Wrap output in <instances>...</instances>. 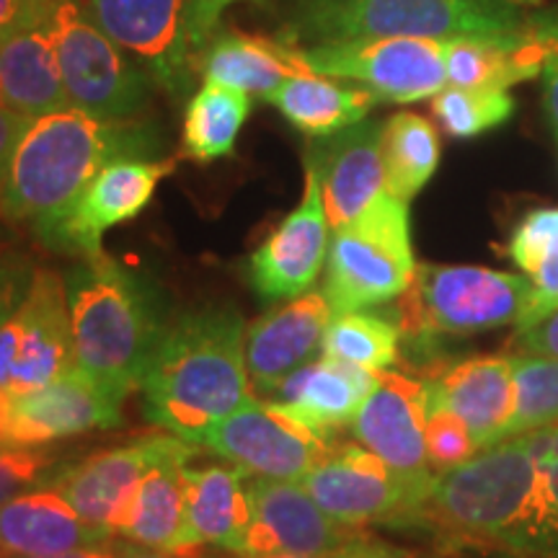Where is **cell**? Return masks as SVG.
Returning a JSON list of instances; mask_svg holds the SVG:
<instances>
[{"instance_id": "6da1fadb", "label": "cell", "mask_w": 558, "mask_h": 558, "mask_svg": "<svg viewBox=\"0 0 558 558\" xmlns=\"http://www.w3.org/2000/svg\"><path fill=\"white\" fill-rule=\"evenodd\" d=\"M143 414L194 445L254 399L246 324L233 308H199L169 320L140 378Z\"/></svg>"}, {"instance_id": "7a4b0ae2", "label": "cell", "mask_w": 558, "mask_h": 558, "mask_svg": "<svg viewBox=\"0 0 558 558\" xmlns=\"http://www.w3.org/2000/svg\"><path fill=\"white\" fill-rule=\"evenodd\" d=\"M158 153L160 135L148 122L99 120L75 107L34 117L0 184V218L37 228L65 213L111 160Z\"/></svg>"}, {"instance_id": "3957f363", "label": "cell", "mask_w": 558, "mask_h": 558, "mask_svg": "<svg viewBox=\"0 0 558 558\" xmlns=\"http://www.w3.org/2000/svg\"><path fill=\"white\" fill-rule=\"evenodd\" d=\"M409 527H427L448 546L556 556L541 518L538 460L522 437H509L460 469L439 473Z\"/></svg>"}, {"instance_id": "277c9868", "label": "cell", "mask_w": 558, "mask_h": 558, "mask_svg": "<svg viewBox=\"0 0 558 558\" xmlns=\"http://www.w3.org/2000/svg\"><path fill=\"white\" fill-rule=\"evenodd\" d=\"M65 295L75 365L130 396L169 326L156 282L99 254L68 269Z\"/></svg>"}, {"instance_id": "5b68a950", "label": "cell", "mask_w": 558, "mask_h": 558, "mask_svg": "<svg viewBox=\"0 0 558 558\" xmlns=\"http://www.w3.org/2000/svg\"><path fill=\"white\" fill-rule=\"evenodd\" d=\"M520 26L525 21L512 0H295L288 41L337 45L390 37L450 41L494 37Z\"/></svg>"}, {"instance_id": "8992f818", "label": "cell", "mask_w": 558, "mask_h": 558, "mask_svg": "<svg viewBox=\"0 0 558 558\" xmlns=\"http://www.w3.org/2000/svg\"><path fill=\"white\" fill-rule=\"evenodd\" d=\"M530 279L463 264H422L411 288L399 295L393 318L401 341L427 349L437 337L499 329L520 318Z\"/></svg>"}, {"instance_id": "52a82bcc", "label": "cell", "mask_w": 558, "mask_h": 558, "mask_svg": "<svg viewBox=\"0 0 558 558\" xmlns=\"http://www.w3.org/2000/svg\"><path fill=\"white\" fill-rule=\"evenodd\" d=\"M414 277L409 202L383 192L360 218L333 230L324 282L333 313L396 300L411 288Z\"/></svg>"}, {"instance_id": "ba28073f", "label": "cell", "mask_w": 558, "mask_h": 558, "mask_svg": "<svg viewBox=\"0 0 558 558\" xmlns=\"http://www.w3.org/2000/svg\"><path fill=\"white\" fill-rule=\"evenodd\" d=\"M50 26L70 107L99 120H137L153 78L101 29L86 0H52Z\"/></svg>"}, {"instance_id": "9c48e42d", "label": "cell", "mask_w": 558, "mask_h": 558, "mask_svg": "<svg viewBox=\"0 0 558 558\" xmlns=\"http://www.w3.org/2000/svg\"><path fill=\"white\" fill-rule=\"evenodd\" d=\"M333 429L318 427L279 401L251 399L205 437L209 448L251 476L303 481L337 448Z\"/></svg>"}, {"instance_id": "30bf717a", "label": "cell", "mask_w": 558, "mask_h": 558, "mask_svg": "<svg viewBox=\"0 0 558 558\" xmlns=\"http://www.w3.org/2000/svg\"><path fill=\"white\" fill-rule=\"evenodd\" d=\"M75 367L65 277L34 269L32 284L0 324V390H37Z\"/></svg>"}, {"instance_id": "8fae6325", "label": "cell", "mask_w": 558, "mask_h": 558, "mask_svg": "<svg viewBox=\"0 0 558 558\" xmlns=\"http://www.w3.org/2000/svg\"><path fill=\"white\" fill-rule=\"evenodd\" d=\"M300 52L313 73L367 88L378 101L435 99L448 86L445 47L437 39H357L303 47Z\"/></svg>"}, {"instance_id": "7c38bea8", "label": "cell", "mask_w": 558, "mask_h": 558, "mask_svg": "<svg viewBox=\"0 0 558 558\" xmlns=\"http://www.w3.org/2000/svg\"><path fill=\"white\" fill-rule=\"evenodd\" d=\"M177 166V160L120 158L90 179L81 197L54 220L32 228L41 246L70 256L104 254V233L137 218L150 205L153 194Z\"/></svg>"}, {"instance_id": "4fadbf2b", "label": "cell", "mask_w": 558, "mask_h": 558, "mask_svg": "<svg viewBox=\"0 0 558 558\" xmlns=\"http://www.w3.org/2000/svg\"><path fill=\"white\" fill-rule=\"evenodd\" d=\"M94 19L171 96L197 73L194 0H86Z\"/></svg>"}, {"instance_id": "5bb4252c", "label": "cell", "mask_w": 558, "mask_h": 558, "mask_svg": "<svg viewBox=\"0 0 558 558\" xmlns=\"http://www.w3.org/2000/svg\"><path fill=\"white\" fill-rule=\"evenodd\" d=\"M424 380L380 369L378 386L352 422L354 439L399 476L416 501V512L429 499L437 481L424 445Z\"/></svg>"}, {"instance_id": "9a60e30c", "label": "cell", "mask_w": 558, "mask_h": 558, "mask_svg": "<svg viewBox=\"0 0 558 558\" xmlns=\"http://www.w3.org/2000/svg\"><path fill=\"white\" fill-rule=\"evenodd\" d=\"M300 484L329 518L354 530L365 525L409 527L416 514L409 488L360 442L337 445Z\"/></svg>"}, {"instance_id": "2e32d148", "label": "cell", "mask_w": 558, "mask_h": 558, "mask_svg": "<svg viewBox=\"0 0 558 558\" xmlns=\"http://www.w3.org/2000/svg\"><path fill=\"white\" fill-rule=\"evenodd\" d=\"M199 445L166 432L160 448L137 481L120 535L140 548L163 554L199 550L202 541L190 522V481L186 469Z\"/></svg>"}, {"instance_id": "e0dca14e", "label": "cell", "mask_w": 558, "mask_h": 558, "mask_svg": "<svg viewBox=\"0 0 558 558\" xmlns=\"http://www.w3.org/2000/svg\"><path fill=\"white\" fill-rule=\"evenodd\" d=\"M329 218L318 173L305 166V194L248 259V279L267 303L311 290L329 256Z\"/></svg>"}, {"instance_id": "ac0fdd59", "label": "cell", "mask_w": 558, "mask_h": 558, "mask_svg": "<svg viewBox=\"0 0 558 558\" xmlns=\"http://www.w3.org/2000/svg\"><path fill=\"white\" fill-rule=\"evenodd\" d=\"M248 497L246 558L269 554L331 556L360 535V530L329 518L298 481L248 476Z\"/></svg>"}, {"instance_id": "d6986e66", "label": "cell", "mask_w": 558, "mask_h": 558, "mask_svg": "<svg viewBox=\"0 0 558 558\" xmlns=\"http://www.w3.org/2000/svg\"><path fill=\"white\" fill-rule=\"evenodd\" d=\"M128 396L104 386L75 365L60 378L11 401V445H39L83 435L90 429H111L122 424V403Z\"/></svg>"}, {"instance_id": "ffe728a7", "label": "cell", "mask_w": 558, "mask_h": 558, "mask_svg": "<svg viewBox=\"0 0 558 558\" xmlns=\"http://www.w3.org/2000/svg\"><path fill=\"white\" fill-rule=\"evenodd\" d=\"M331 318L333 308L324 290H308L248 326L246 367L251 386L262 399H269L284 378L324 354Z\"/></svg>"}, {"instance_id": "44dd1931", "label": "cell", "mask_w": 558, "mask_h": 558, "mask_svg": "<svg viewBox=\"0 0 558 558\" xmlns=\"http://www.w3.org/2000/svg\"><path fill=\"white\" fill-rule=\"evenodd\" d=\"M305 166L318 173L331 230L347 226L386 192L383 124L362 120L337 132L311 150Z\"/></svg>"}, {"instance_id": "7402d4cb", "label": "cell", "mask_w": 558, "mask_h": 558, "mask_svg": "<svg viewBox=\"0 0 558 558\" xmlns=\"http://www.w3.org/2000/svg\"><path fill=\"white\" fill-rule=\"evenodd\" d=\"M160 439L163 435L153 432L117 448L99 450L81 463L62 465L50 484L60 488L62 497L88 525L117 538L137 481L143 478L145 469L158 452Z\"/></svg>"}, {"instance_id": "603a6c76", "label": "cell", "mask_w": 558, "mask_h": 558, "mask_svg": "<svg viewBox=\"0 0 558 558\" xmlns=\"http://www.w3.org/2000/svg\"><path fill=\"white\" fill-rule=\"evenodd\" d=\"M448 86L507 90L535 78L558 52V21L525 24L494 37H458L442 41Z\"/></svg>"}, {"instance_id": "cb8c5ba5", "label": "cell", "mask_w": 558, "mask_h": 558, "mask_svg": "<svg viewBox=\"0 0 558 558\" xmlns=\"http://www.w3.org/2000/svg\"><path fill=\"white\" fill-rule=\"evenodd\" d=\"M439 403L465 422L481 450L509 437L514 414L512 357H469L424 380Z\"/></svg>"}, {"instance_id": "d4e9b609", "label": "cell", "mask_w": 558, "mask_h": 558, "mask_svg": "<svg viewBox=\"0 0 558 558\" xmlns=\"http://www.w3.org/2000/svg\"><path fill=\"white\" fill-rule=\"evenodd\" d=\"M114 535L88 525L54 484L32 488L0 505V550L32 558L94 546Z\"/></svg>"}, {"instance_id": "484cf974", "label": "cell", "mask_w": 558, "mask_h": 558, "mask_svg": "<svg viewBox=\"0 0 558 558\" xmlns=\"http://www.w3.org/2000/svg\"><path fill=\"white\" fill-rule=\"evenodd\" d=\"M0 104L29 120L70 107L50 13L0 39Z\"/></svg>"}, {"instance_id": "4316f807", "label": "cell", "mask_w": 558, "mask_h": 558, "mask_svg": "<svg viewBox=\"0 0 558 558\" xmlns=\"http://www.w3.org/2000/svg\"><path fill=\"white\" fill-rule=\"evenodd\" d=\"M378 386V373L320 357L303 365L282 380L267 401L288 403L300 416L326 429L352 427L354 416Z\"/></svg>"}, {"instance_id": "83f0119b", "label": "cell", "mask_w": 558, "mask_h": 558, "mask_svg": "<svg viewBox=\"0 0 558 558\" xmlns=\"http://www.w3.org/2000/svg\"><path fill=\"white\" fill-rule=\"evenodd\" d=\"M303 70L311 68L292 41H271L248 34H215L202 47L197 62V73L205 75V81L246 90L262 99Z\"/></svg>"}, {"instance_id": "f1b7e54d", "label": "cell", "mask_w": 558, "mask_h": 558, "mask_svg": "<svg viewBox=\"0 0 558 558\" xmlns=\"http://www.w3.org/2000/svg\"><path fill=\"white\" fill-rule=\"evenodd\" d=\"M264 101L303 135L331 137L365 120L378 96L362 86H347L339 78L303 70L279 83Z\"/></svg>"}, {"instance_id": "f546056e", "label": "cell", "mask_w": 558, "mask_h": 558, "mask_svg": "<svg viewBox=\"0 0 558 558\" xmlns=\"http://www.w3.org/2000/svg\"><path fill=\"white\" fill-rule=\"evenodd\" d=\"M248 476L251 473L235 463L186 469L190 522L202 543L243 556L251 527Z\"/></svg>"}, {"instance_id": "4dcf8cb0", "label": "cell", "mask_w": 558, "mask_h": 558, "mask_svg": "<svg viewBox=\"0 0 558 558\" xmlns=\"http://www.w3.org/2000/svg\"><path fill=\"white\" fill-rule=\"evenodd\" d=\"M248 114L251 94L205 81L184 111V132H181L184 156L197 163H213L230 156Z\"/></svg>"}, {"instance_id": "1f68e13d", "label": "cell", "mask_w": 558, "mask_h": 558, "mask_svg": "<svg viewBox=\"0 0 558 558\" xmlns=\"http://www.w3.org/2000/svg\"><path fill=\"white\" fill-rule=\"evenodd\" d=\"M386 192L411 202L439 166V135L427 117L399 111L383 124Z\"/></svg>"}, {"instance_id": "d6a6232c", "label": "cell", "mask_w": 558, "mask_h": 558, "mask_svg": "<svg viewBox=\"0 0 558 558\" xmlns=\"http://www.w3.org/2000/svg\"><path fill=\"white\" fill-rule=\"evenodd\" d=\"M324 357L349 362L373 373L388 369L401 357V329L386 313H333L324 337Z\"/></svg>"}, {"instance_id": "836d02e7", "label": "cell", "mask_w": 558, "mask_h": 558, "mask_svg": "<svg viewBox=\"0 0 558 558\" xmlns=\"http://www.w3.org/2000/svg\"><path fill=\"white\" fill-rule=\"evenodd\" d=\"M512 378L514 414L509 437L558 424V360L541 354H512Z\"/></svg>"}, {"instance_id": "e575fe53", "label": "cell", "mask_w": 558, "mask_h": 558, "mask_svg": "<svg viewBox=\"0 0 558 558\" xmlns=\"http://www.w3.org/2000/svg\"><path fill=\"white\" fill-rule=\"evenodd\" d=\"M437 122L452 137H476L505 124L514 111V99L507 90L445 86L432 99Z\"/></svg>"}, {"instance_id": "d590c367", "label": "cell", "mask_w": 558, "mask_h": 558, "mask_svg": "<svg viewBox=\"0 0 558 558\" xmlns=\"http://www.w3.org/2000/svg\"><path fill=\"white\" fill-rule=\"evenodd\" d=\"M424 445H427L429 469L437 476L460 469V465L476 458L481 450L463 418L452 414L445 403H439L429 390L427 403H424Z\"/></svg>"}, {"instance_id": "8d00e7d4", "label": "cell", "mask_w": 558, "mask_h": 558, "mask_svg": "<svg viewBox=\"0 0 558 558\" xmlns=\"http://www.w3.org/2000/svg\"><path fill=\"white\" fill-rule=\"evenodd\" d=\"M62 463L50 450L32 445H0V505L19 494L50 484Z\"/></svg>"}, {"instance_id": "74e56055", "label": "cell", "mask_w": 558, "mask_h": 558, "mask_svg": "<svg viewBox=\"0 0 558 558\" xmlns=\"http://www.w3.org/2000/svg\"><path fill=\"white\" fill-rule=\"evenodd\" d=\"M558 243V207L533 209L525 220L514 228L507 243V254L525 275H533L543 256Z\"/></svg>"}, {"instance_id": "f35d334b", "label": "cell", "mask_w": 558, "mask_h": 558, "mask_svg": "<svg viewBox=\"0 0 558 558\" xmlns=\"http://www.w3.org/2000/svg\"><path fill=\"white\" fill-rule=\"evenodd\" d=\"M558 311V243L543 256L530 279V295L525 300L520 318L514 320L518 331L538 324L550 313Z\"/></svg>"}, {"instance_id": "ab89813d", "label": "cell", "mask_w": 558, "mask_h": 558, "mask_svg": "<svg viewBox=\"0 0 558 558\" xmlns=\"http://www.w3.org/2000/svg\"><path fill=\"white\" fill-rule=\"evenodd\" d=\"M34 277V267L21 256L0 254V324L11 316V311L26 295Z\"/></svg>"}, {"instance_id": "60d3db41", "label": "cell", "mask_w": 558, "mask_h": 558, "mask_svg": "<svg viewBox=\"0 0 558 558\" xmlns=\"http://www.w3.org/2000/svg\"><path fill=\"white\" fill-rule=\"evenodd\" d=\"M538 501L543 527L558 556V460H538Z\"/></svg>"}, {"instance_id": "b9f144b4", "label": "cell", "mask_w": 558, "mask_h": 558, "mask_svg": "<svg viewBox=\"0 0 558 558\" xmlns=\"http://www.w3.org/2000/svg\"><path fill=\"white\" fill-rule=\"evenodd\" d=\"M514 344L520 349L518 354H541V357L558 360V311L538 320V324L518 331Z\"/></svg>"}, {"instance_id": "7bdbcfd3", "label": "cell", "mask_w": 558, "mask_h": 558, "mask_svg": "<svg viewBox=\"0 0 558 558\" xmlns=\"http://www.w3.org/2000/svg\"><path fill=\"white\" fill-rule=\"evenodd\" d=\"M50 9L52 0H0V39L34 19L47 16Z\"/></svg>"}, {"instance_id": "ee69618b", "label": "cell", "mask_w": 558, "mask_h": 558, "mask_svg": "<svg viewBox=\"0 0 558 558\" xmlns=\"http://www.w3.org/2000/svg\"><path fill=\"white\" fill-rule=\"evenodd\" d=\"M233 3H241V0H194V45H197V52H202V47L215 37L222 11ZM251 3H264V0H251Z\"/></svg>"}, {"instance_id": "f6af8a7d", "label": "cell", "mask_w": 558, "mask_h": 558, "mask_svg": "<svg viewBox=\"0 0 558 558\" xmlns=\"http://www.w3.org/2000/svg\"><path fill=\"white\" fill-rule=\"evenodd\" d=\"M26 124H29V117L19 114V111H13L0 104V184H3L11 156L13 150H16L21 135H24Z\"/></svg>"}, {"instance_id": "bcb514c9", "label": "cell", "mask_w": 558, "mask_h": 558, "mask_svg": "<svg viewBox=\"0 0 558 558\" xmlns=\"http://www.w3.org/2000/svg\"><path fill=\"white\" fill-rule=\"evenodd\" d=\"M333 558H414L407 550L388 546V543L365 538V535H357L347 543L344 548L337 550Z\"/></svg>"}, {"instance_id": "7dc6e473", "label": "cell", "mask_w": 558, "mask_h": 558, "mask_svg": "<svg viewBox=\"0 0 558 558\" xmlns=\"http://www.w3.org/2000/svg\"><path fill=\"white\" fill-rule=\"evenodd\" d=\"M122 556H124V543H117L114 538H111L104 543H94V546L65 550V554L32 556V558H122ZM9 558H19V556H9Z\"/></svg>"}, {"instance_id": "c3c4849f", "label": "cell", "mask_w": 558, "mask_h": 558, "mask_svg": "<svg viewBox=\"0 0 558 558\" xmlns=\"http://www.w3.org/2000/svg\"><path fill=\"white\" fill-rule=\"evenodd\" d=\"M543 88H546V109L558 135V52L543 68Z\"/></svg>"}, {"instance_id": "681fc988", "label": "cell", "mask_w": 558, "mask_h": 558, "mask_svg": "<svg viewBox=\"0 0 558 558\" xmlns=\"http://www.w3.org/2000/svg\"><path fill=\"white\" fill-rule=\"evenodd\" d=\"M122 558H199V554L197 550H190V554H163V550H150L135 546V543H124Z\"/></svg>"}, {"instance_id": "f907efd6", "label": "cell", "mask_w": 558, "mask_h": 558, "mask_svg": "<svg viewBox=\"0 0 558 558\" xmlns=\"http://www.w3.org/2000/svg\"><path fill=\"white\" fill-rule=\"evenodd\" d=\"M11 401L13 396L0 390V445H11L9 429H11Z\"/></svg>"}, {"instance_id": "816d5d0a", "label": "cell", "mask_w": 558, "mask_h": 558, "mask_svg": "<svg viewBox=\"0 0 558 558\" xmlns=\"http://www.w3.org/2000/svg\"><path fill=\"white\" fill-rule=\"evenodd\" d=\"M254 558H333L331 556H308V554H269V556H254Z\"/></svg>"}, {"instance_id": "f5cc1de1", "label": "cell", "mask_w": 558, "mask_h": 558, "mask_svg": "<svg viewBox=\"0 0 558 558\" xmlns=\"http://www.w3.org/2000/svg\"><path fill=\"white\" fill-rule=\"evenodd\" d=\"M512 3H518V5H533V3H538V0H512Z\"/></svg>"}, {"instance_id": "db71d44e", "label": "cell", "mask_w": 558, "mask_h": 558, "mask_svg": "<svg viewBox=\"0 0 558 558\" xmlns=\"http://www.w3.org/2000/svg\"><path fill=\"white\" fill-rule=\"evenodd\" d=\"M0 558H9V556H5V554H3V550H0Z\"/></svg>"}, {"instance_id": "11a10c76", "label": "cell", "mask_w": 558, "mask_h": 558, "mask_svg": "<svg viewBox=\"0 0 558 558\" xmlns=\"http://www.w3.org/2000/svg\"><path fill=\"white\" fill-rule=\"evenodd\" d=\"M414 558H416V556H414Z\"/></svg>"}]
</instances>
